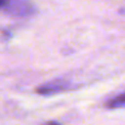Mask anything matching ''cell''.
Returning a JSON list of instances; mask_svg holds the SVG:
<instances>
[{
	"label": "cell",
	"instance_id": "5b68a950",
	"mask_svg": "<svg viewBox=\"0 0 125 125\" xmlns=\"http://www.w3.org/2000/svg\"><path fill=\"white\" fill-rule=\"evenodd\" d=\"M43 125H61V124L57 122V121H49V122H46V124H43Z\"/></svg>",
	"mask_w": 125,
	"mask_h": 125
},
{
	"label": "cell",
	"instance_id": "7a4b0ae2",
	"mask_svg": "<svg viewBox=\"0 0 125 125\" xmlns=\"http://www.w3.org/2000/svg\"><path fill=\"white\" fill-rule=\"evenodd\" d=\"M70 86L71 85L69 82L63 81V79H57V81L47 82V83L39 86L36 89V92L39 94H43V95H52V94H57V93L65 92V90H69Z\"/></svg>",
	"mask_w": 125,
	"mask_h": 125
},
{
	"label": "cell",
	"instance_id": "3957f363",
	"mask_svg": "<svg viewBox=\"0 0 125 125\" xmlns=\"http://www.w3.org/2000/svg\"><path fill=\"white\" fill-rule=\"evenodd\" d=\"M106 108H109V109H122V108H125V93H121V94L110 98V100L106 102Z\"/></svg>",
	"mask_w": 125,
	"mask_h": 125
},
{
	"label": "cell",
	"instance_id": "277c9868",
	"mask_svg": "<svg viewBox=\"0 0 125 125\" xmlns=\"http://www.w3.org/2000/svg\"><path fill=\"white\" fill-rule=\"evenodd\" d=\"M10 4V0H0V8H7Z\"/></svg>",
	"mask_w": 125,
	"mask_h": 125
},
{
	"label": "cell",
	"instance_id": "6da1fadb",
	"mask_svg": "<svg viewBox=\"0 0 125 125\" xmlns=\"http://www.w3.org/2000/svg\"><path fill=\"white\" fill-rule=\"evenodd\" d=\"M7 11L15 16H28L34 14V6L27 0H10Z\"/></svg>",
	"mask_w": 125,
	"mask_h": 125
}]
</instances>
